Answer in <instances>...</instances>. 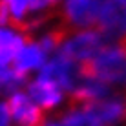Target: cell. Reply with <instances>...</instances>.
Wrapping results in <instances>:
<instances>
[{"mask_svg":"<svg viewBox=\"0 0 126 126\" xmlns=\"http://www.w3.org/2000/svg\"><path fill=\"white\" fill-rule=\"evenodd\" d=\"M106 44H110V42L99 29H84V31L66 38L60 46L59 53L73 62H80V60L97 55Z\"/></svg>","mask_w":126,"mask_h":126,"instance_id":"obj_2","label":"cell"},{"mask_svg":"<svg viewBox=\"0 0 126 126\" xmlns=\"http://www.w3.org/2000/svg\"><path fill=\"white\" fill-rule=\"evenodd\" d=\"M46 51L38 46V42H35L33 38L26 40V44L22 46V49L16 53V57L13 59L11 66L18 71L28 73L29 69H38L44 66L46 62Z\"/></svg>","mask_w":126,"mask_h":126,"instance_id":"obj_9","label":"cell"},{"mask_svg":"<svg viewBox=\"0 0 126 126\" xmlns=\"http://www.w3.org/2000/svg\"><path fill=\"white\" fill-rule=\"evenodd\" d=\"M80 108H86L88 111H92L102 126H111L126 119V97H110V99L104 97L99 101L88 102Z\"/></svg>","mask_w":126,"mask_h":126,"instance_id":"obj_7","label":"cell"},{"mask_svg":"<svg viewBox=\"0 0 126 126\" xmlns=\"http://www.w3.org/2000/svg\"><path fill=\"white\" fill-rule=\"evenodd\" d=\"M7 108L13 121V126H44V110L37 106L29 95L13 92L7 99Z\"/></svg>","mask_w":126,"mask_h":126,"instance_id":"obj_4","label":"cell"},{"mask_svg":"<svg viewBox=\"0 0 126 126\" xmlns=\"http://www.w3.org/2000/svg\"><path fill=\"white\" fill-rule=\"evenodd\" d=\"M101 4L102 0H64V9L60 11V15L73 31L90 28L97 22Z\"/></svg>","mask_w":126,"mask_h":126,"instance_id":"obj_5","label":"cell"},{"mask_svg":"<svg viewBox=\"0 0 126 126\" xmlns=\"http://www.w3.org/2000/svg\"><path fill=\"white\" fill-rule=\"evenodd\" d=\"M40 77L53 80L62 92H68V93L71 92L80 80L79 75H77V62L62 57L60 53H57V57L42 68Z\"/></svg>","mask_w":126,"mask_h":126,"instance_id":"obj_6","label":"cell"},{"mask_svg":"<svg viewBox=\"0 0 126 126\" xmlns=\"http://www.w3.org/2000/svg\"><path fill=\"white\" fill-rule=\"evenodd\" d=\"M44 126H64V124L57 119V121H51V123H47V124H44Z\"/></svg>","mask_w":126,"mask_h":126,"instance_id":"obj_11","label":"cell"},{"mask_svg":"<svg viewBox=\"0 0 126 126\" xmlns=\"http://www.w3.org/2000/svg\"><path fill=\"white\" fill-rule=\"evenodd\" d=\"M79 79H97L106 84H119L126 80V35L110 42L97 55L77 62Z\"/></svg>","mask_w":126,"mask_h":126,"instance_id":"obj_1","label":"cell"},{"mask_svg":"<svg viewBox=\"0 0 126 126\" xmlns=\"http://www.w3.org/2000/svg\"><path fill=\"white\" fill-rule=\"evenodd\" d=\"M0 126H11V115L6 101H0Z\"/></svg>","mask_w":126,"mask_h":126,"instance_id":"obj_10","label":"cell"},{"mask_svg":"<svg viewBox=\"0 0 126 126\" xmlns=\"http://www.w3.org/2000/svg\"><path fill=\"white\" fill-rule=\"evenodd\" d=\"M95 24L108 42L123 38L126 35V0H102Z\"/></svg>","mask_w":126,"mask_h":126,"instance_id":"obj_3","label":"cell"},{"mask_svg":"<svg viewBox=\"0 0 126 126\" xmlns=\"http://www.w3.org/2000/svg\"><path fill=\"white\" fill-rule=\"evenodd\" d=\"M28 93L29 99L40 106L42 110H53L55 106H59L62 102V90L55 84L53 80L38 77L37 80L28 84Z\"/></svg>","mask_w":126,"mask_h":126,"instance_id":"obj_8","label":"cell"}]
</instances>
